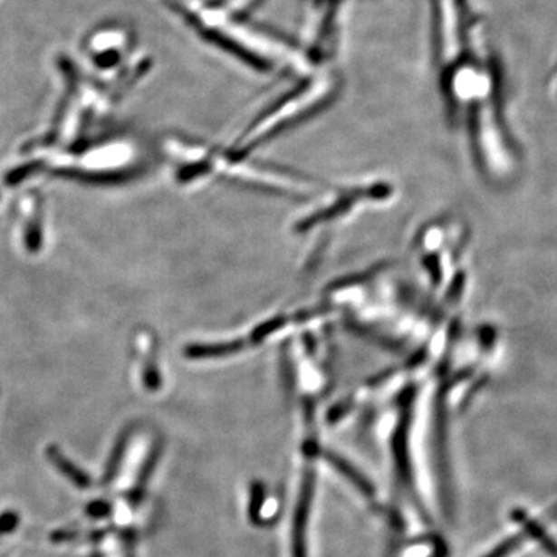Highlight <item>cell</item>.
Here are the masks:
<instances>
[{
    "instance_id": "6da1fadb",
    "label": "cell",
    "mask_w": 557,
    "mask_h": 557,
    "mask_svg": "<svg viewBox=\"0 0 557 557\" xmlns=\"http://www.w3.org/2000/svg\"><path fill=\"white\" fill-rule=\"evenodd\" d=\"M24 240L30 253H37L43 245V225H41V206L36 197H27L24 200Z\"/></svg>"
},
{
    "instance_id": "7a4b0ae2",
    "label": "cell",
    "mask_w": 557,
    "mask_h": 557,
    "mask_svg": "<svg viewBox=\"0 0 557 557\" xmlns=\"http://www.w3.org/2000/svg\"><path fill=\"white\" fill-rule=\"evenodd\" d=\"M513 517H514L515 522H517L519 525L523 526V530H525L533 539H536V541L541 543L542 548H543L550 556L557 557L556 542L552 541V537L548 534L547 531L542 530L541 525H539L537 522L531 520L523 511L520 510L514 511V513H513Z\"/></svg>"
},
{
    "instance_id": "3957f363",
    "label": "cell",
    "mask_w": 557,
    "mask_h": 557,
    "mask_svg": "<svg viewBox=\"0 0 557 557\" xmlns=\"http://www.w3.org/2000/svg\"><path fill=\"white\" fill-rule=\"evenodd\" d=\"M43 169V163H39V161H33V163H28V165L19 166L17 169L10 170L6 174V185H17L21 181L27 180L28 177L36 176L37 172H41Z\"/></svg>"
},
{
    "instance_id": "277c9868",
    "label": "cell",
    "mask_w": 557,
    "mask_h": 557,
    "mask_svg": "<svg viewBox=\"0 0 557 557\" xmlns=\"http://www.w3.org/2000/svg\"><path fill=\"white\" fill-rule=\"evenodd\" d=\"M520 545V536L511 537L510 541H504L500 547L489 552L486 557H508L514 552Z\"/></svg>"
}]
</instances>
